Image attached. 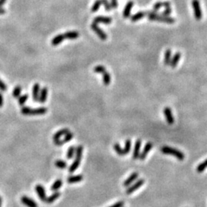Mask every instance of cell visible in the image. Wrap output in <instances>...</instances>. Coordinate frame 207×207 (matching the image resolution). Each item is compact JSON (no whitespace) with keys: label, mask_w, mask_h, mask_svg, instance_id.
I'll use <instances>...</instances> for the list:
<instances>
[{"label":"cell","mask_w":207,"mask_h":207,"mask_svg":"<svg viewBox=\"0 0 207 207\" xmlns=\"http://www.w3.org/2000/svg\"><path fill=\"white\" fill-rule=\"evenodd\" d=\"M146 15L148 17V19L150 21H162L165 23L173 24L176 21L175 18L169 17V16H164L162 15H158L155 11H152V12H146Z\"/></svg>","instance_id":"obj_1"},{"label":"cell","mask_w":207,"mask_h":207,"mask_svg":"<svg viewBox=\"0 0 207 207\" xmlns=\"http://www.w3.org/2000/svg\"><path fill=\"white\" fill-rule=\"evenodd\" d=\"M83 154V146H78L76 148V152H75V160L72 163V164L69 167V173H72L77 170L78 166H80L81 161L82 159Z\"/></svg>","instance_id":"obj_2"},{"label":"cell","mask_w":207,"mask_h":207,"mask_svg":"<svg viewBox=\"0 0 207 207\" xmlns=\"http://www.w3.org/2000/svg\"><path fill=\"white\" fill-rule=\"evenodd\" d=\"M160 151L163 154H168V155H172L177 157L179 160H183L185 158V155L180 150H177L175 148L170 147V146H163L160 148Z\"/></svg>","instance_id":"obj_3"},{"label":"cell","mask_w":207,"mask_h":207,"mask_svg":"<svg viewBox=\"0 0 207 207\" xmlns=\"http://www.w3.org/2000/svg\"><path fill=\"white\" fill-rule=\"evenodd\" d=\"M48 109L46 107H38V108H31L29 107H23L21 112L24 115H41L46 114Z\"/></svg>","instance_id":"obj_4"},{"label":"cell","mask_w":207,"mask_h":207,"mask_svg":"<svg viewBox=\"0 0 207 207\" xmlns=\"http://www.w3.org/2000/svg\"><path fill=\"white\" fill-rule=\"evenodd\" d=\"M192 6L194 11V16L196 19L200 21L202 18V9L200 7V2L199 0H192Z\"/></svg>","instance_id":"obj_5"},{"label":"cell","mask_w":207,"mask_h":207,"mask_svg":"<svg viewBox=\"0 0 207 207\" xmlns=\"http://www.w3.org/2000/svg\"><path fill=\"white\" fill-rule=\"evenodd\" d=\"M91 29L94 31V32L96 33L98 35V37L100 38L101 39L103 40V41H104V40H106L107 38V35L106 34L105 32H104L103 30H102L101 29L100 27L98 25V24L95 23V22H93V23L91 25Z\"/></svg>","instance_id":"obj_6"},{"label":"cell","mask_w":207,"mask_h":207,"mask_svg":"<svg viewBox=\"0 0 207 207\" xmlns=\"http://www.w3.org/2000/svg\"><path fill=\"white\" fill-rule=\"evenodd\" d=\"M144 180H143V179H140V180H138L137 182L135 183L134 184H133V185H131V186H130L128 187V189L126 190V193H127V195L129 194H131L132 193H134V192H135L137 189H139L140 186H142L143 185V183H144Z\"/></svg>","instance_id":"obj_7"},{"label":"cell","mask_w":207,"mask_h":207,"mask_svg":"<svg viewBox=\"0 0 207 207\" xmlns=\"http://www.w3.org/2000/svg\"><path fill=\"white\" fill-rule=\"evenodd\" d=\"M35 191L37 193L38 196L40 198V200L43 202H45L46 200V193H45V188L43 187V186H41V184H38L35 186Z\"/></svg>","instance_id":"obj_8"},{"label":"cell","mask_w":207,"mask_h":207,"mask_svg":"<svg viewBox=\"0 0 207 207\" xmlns=\"http://www.w3.org/2000/svg\"><path fill=\"white\" fill-rule=\"evenodd\" d=\"M163 114H164L167 123L169 124H173L174 123V118H173V114H172L171 109L168 107H165L164 110H163Z\"/></svg>","instance_id":"obj_9"},{"label":"cell","mask_w":207,"mask_h":207,"mask_svg":"<svg viewBox=\"0 0 207 207\" xmlns=\"http://www.w3.org/2000/svg\"><path fill=\"white\" fill-rule=\"evenodd\" d=\"M152 147H153V143H150V142L145 145L144 148H143V152H142L141 154H140L139 158L140 160H144L145 158H146V156H147V154H149V152L151 150Z\"/></svg>","instance_id":"obj_10"},{"label":"cell","mask_w":207,"mask_h":207,"mask_svg":"<svg viewBox=\"0 0 207 207\" xmlns=\"http://www.w3.org/2000/svg\"><path fill=\"white\" fill-rule=\"evenodd\" d=\"M21 201L24 205L28 207H38V204L36 203L35 201H34V200H32V199L29 198V197H26V196L21 197Z\"/></svg>","instance_id":"obj_11"},{"label":"cell","mask_w":207,"mask_h":207,"mask_svg":"<svg viewBox=\"0 0 207 207\" xmlns=\"http://www.w3.org/2000/svg\"><path fill=\"white\" fill-rule=\"evenodd\" d=\"M138 177H139V174H138V173H137V172H134V173H133L130 176V177H128V178L126 180L124 181V182L123 183V186H124V187H127V186H130V184H132V183L134 182V180H136L138 178Z\"/></svg>","instance_id":"obj_12"},{"label":"cell","mask_w":207,"mask_h":207,"mask_svg":"<svg viewBox=\"0 0 207 207\" xmlns=\"http://www.w3.org/2000/svg\"><path fill=\"white\" fill-rule=\"evenodd\" d=\"M95 23H104V24H111L112 22V18L110 17H104V16H98L95 18H94Z\"/></svg>","instance_id":"obj_13"},{"label":"cell","mask_w":207,"mask_h":207,"mask_svg":"<svg viewBox=\"0 0 207 207\" xmlns=\"http://www.w3.org/2000/svg\"><path fill=\"white\" fill-rule=\"evenodd\" d=\"M40 94V84L36 83L33 86L32 88V98L35 101H38V98H39Z\"/></svg>","instance_id":"obj_14"},{"label":"cell","mask_w":207,"mask_h":207,"mask_svg":"<svg viewBox=\"0 0 207 207\" xmlns=\"http://www.w3.org/2000/svg\"><path fill=\"white\" fill-rule=\"evenodd\" d=\"M133 6H134V2L133 1H129L127 3V5H126V6H125L124 9H123V16L124 18H129V16H130V12H131Z\"/></svg>","instance_id":"obj_15"},{"label":"cell","mask_w":207,"mask_h":207,"mask_svg":"<svg viewBox=\"0 0 207 207\" xmlns=\"http://www.w3.org/2000/svg\"><path fill=\"white\" fill-rule=\"evenodd\" d=\"M141 146V140L140 139L137 140L135 142V145H134V154H133V159L137 160L140 156V149Z\"/></svg>","instance_id":"obj_16"},{"label":"cell","mask_w":207,"mask_h":207,"mask_svg":"<svg viewBox=\"0 0 207 207\" xmlns=\"http://www.w3.org/2000/svg\"><path fill=\"white\" fill-rule=\"evenodd\" d=\"M47 97H48V88L46 87L43 88L40 91L39 98H38V101L40 103H45L47 101Z\"/></svg>","instance_id":"obj_17"},{"label":"cell","mask_w":207,"mask_h":207,"mask_svg":"<svg viewBox=\"0 0 207 207\" xmlns=\"http://www.w3.org/2000/svg\"><path fill=\"white\" fill-rule=\"evenodd\" d=\"M64 39H65V38H64V34L58 35L55 37H54L53 39L52 40V45L53 46H57V45H60Z\"/></svg>","instance_id":"obj_18"},{"label":"cell","mask_w":207,"mask_h":207,"mask_svg":"<svg viewBox=\"0 0 207 207\" xmlns=\"http://www.w3.org/2000/svg\"><path fill=\"white\" fill-rule=\"evenodd\" d=\"M181 58V53L180 52H177V53L173 55V57L171 58V61H170V66L173 68H175L177 65V64L179 63L180 60Z\"/></svg>","instance_id":"obj_19"},{"label":"cell","mask_w":207,"mask_h":207,"mask_svg":"<svg viewBox=\"0 0 207 207\" xmlns=\"http://www.w3.org/2000/svg\"><path fill=\"white\" fill-rule=\"evenodd\" d=\"M69 131L70 130H68V128L61 129V130H58V131H57L55 134H54L53 140H56L60 139V138H61V137H62L63 135H65V134H67L68 132H69Z\"/></svg>","instance_id":"obj_20"},{"label":"cell","mask_w":207,"mask_h":207,"mask_svg":"<svg viewBox=\"0 0 207 207\" xmlns=\"http://www.w3.org/2000/svg\"><path fill=\"white\" fill-rule=\"evenodd\" d=\"M83 180L82 175H76V176H71L68 177L67 179V182L68 183H78Z\"/></svg>","instance_id":"obj_21"},{"label":"cell","mask_w":207,"mask_h":207,"mask_svg":"<svg viewBox=\"0 0 207 207\" xmlns=\"http://www.w3.org/2000/svg\"><path fill=\"white\" fill-rule=\"evenodd\" d=\"M161 7H165V8H168L170 7V2H157L156 4H154V11L157 12V11L159 10Z\"/></svg>","instance_id":"obj_22"},{"label":"cell","mask_w":207,"mask_h":207,"mask_svg":"<svg viewBox=\"0 0 207 207\" xmlns=\"http://www.w3.org/2000/svg\"><path fill=\"white\" fill-rule=\"evenodd\" d=\"M145 16H146V12H142V11H140L139 13H136L134 16H131V17H130V20L132 21H134H134H139V20L142 19Z\"/></svg>","instance_id":"obj_23"},{"label":"cell","mask_w":207,"mask_h":207,"mask_svg":"<svg viewBox=\"0 0 207 207\" xmlns=\"http://www.w3.org/2000/svg\"><path fill=\"white\" fill-rule=\"evenodd\" d=\"M61 196V193H59V192L56 191L55 193H54L53 194H52L51 196H49V197H48L46 198V200H45V202L47 203L50 204L52 203L53 202H55L57 199L59 198V197Z\"/></svg>","instance_id":"obj_24"},{"label":"cell","mask_w":207,"mask_h":207,"mask_svg":"<svg viewBox=\"0 0 207 207\" xmlns=\"http://www.w3.org/2000/svg\"><path fill=\"white\" fill-rule=\"evenodd\" d=\"M64 38H68V39H76L79 37V32L77 31H74V32H67L64 34Z\"/></svg>","instance_id":"obj_25"},{"label":"cell","mask_w":207,"mask_h":207,"mask_svg":"<svg viewBox=\"0 0 207 207\" xmlns=\"http://www.w3.org/2000/svg\"><path fill=\"white\" fill-rule=\"evenodd\" d=\"M62 184L63 182L61 180H57L55 182L52 184V186H51V190H52V191H57V190H58V189L61 187Z\"/></svg>","instance_id":"obj_26"},{"label":"cell","mask_w":207,"mask_h":207,"mask_svg":"<svg viewBox=\"0 0 207 207\" xmlns=\"http://www.w3.org/2000/svg\"><path fill=\"white\" fill-rule=\"evenodd\" d=\"M171 50L170 49H167V50L165 52L164 55V64L165 65H168L170 64V61H171Z\"/></svg>","instance_id":"obj_27"},{"label":"cell","mask_w":207,"mask_h":207,"mask_svg":"<svg viewBox=\"0 0 207 207\" xmlns=\"http://www.w3.org/2000/svg\"><path fill=\"white\" fill-rule=\"evenodd\" d=\"M102 75H103V83L105 85H108L111 83V75L107 71L104 72Z\"/></svg>","instance_id":"obj_28"},{"label":"cell","mask_w":207,"mask_h":207,"mask_svg":"<svg viewBox=\"0 0 207 207\" xmlns=\"http://www.w3.org/2000/svg\"><path fill=\"white\" fill-rule=\"evenodd\" d=\"M75 152H76V148H75V146H70L68 150V152H67V158H68V159H72V158H73L75 154Z\"/></svg>","instance_id":"obj_29"},{"label":"cell","mask_w":207,"mask_h":207,"mask_svg":"<svg viewBox=\"0 0 207 207\" xmlns=\"http://www.w3.org/2000/svg\"><path fill=\"white\" fill-rule=\"evenodd\" d=\"M130 149H131V140L128 139L125 141L124 149H123L124 155H127V154H128L129 152L130 151Z\"/></svg>","instance_id":"obj_30"},{"label":"cell","mask_w":207,"mask_h":207,"mask_svg":"<svg viewBox=\"0 0 207 207\" xmlns=\"http://www.w3.org/2000/svg\"><path fill=\"white\" fill-rule=\"evenodd\" d=\"M55 165L57 168L59 169H65L67 167V163L64 160H56L55 163Z\"/></svg>","instance_id":"obj_31"},{"label":"cell","mask_w":207,"mask_h":207,"mask_svg":"<svg viewBox=\"0 0 207 207\" xmlns=\"http://www.w3.org/2000/svg\"><path fill=\"white\" fill-rule=\"evenodd\" d=\"M207 168V159L205 161H203V163H201L200 165H198V166L197 167V171L198 173H203L204 170Z\"/></svg>","instance_id":"obj_32"},{"label":"cell","mask_w":207,"mask_h":207,"mask_svg":"<svg viewBox=\"0 0 207 207\" xmlns=\"http://www.w3.org/2000/svg\"><path fill=\"white\" fill-rule=\"evenodd\" d=\"M114 150L116 151L117 154L119 156H123L124 155V153H123V150L121 147L119 143H114Z\"/></svg>","instance_id":"obj_33"},{"label":"cell","mask_w":207,"mask_h":207,"mask_svg":"<svg viewBox=\"0 0 207 207\" xmlns=\"http://www.w3.org/2000/svg\"><path fill=\"white\" fill-rule=\"evenodd\" d=\"M101 4H102V0H96V2L94 3L93 6H92V8H91V12H92V13L97 12V11L99 9V8H100Z\"/></svg>","instance_id":"obj_34"},{"label":"cell","mask_w":207,"mask_h":207,"mask_svg":"<svg viewBox=\"0 0 207 207\" xmlns=\"http://www.w3.org/2000/svg\"><path fill=\"white\" fill-rule=\"evenodd\" d=\"M28 98H29V95H27V94L26 95H22V96L18 97V104H19V105L22 106L23 104H25V103L27 101Z\"/></svg>","instance_id":"obj_35"},{"label":"cell","mask_w":207,"mask_h":207,"mask_svg":"<svg viewBox=\"0 0 207 207\" xmlns=\"http://www.w3.org/2000/svg\"><path fill=\"white\" fill-rule=\"evenodd\" d=\"M74 138V134L73 133H72V132H68V134H65L64 135V140H62V141H63V143H68V142H69L70 140H72V138Z\"/></svg>","instance_id":"obj_36"},{"label":"cell","mask_w":207,"mask_h":207,"mask_svg":"<svg viewBox=\"0 0 207 207\" xmlns=\"http://www.w3.org/2000/svg\"><path fill=\"white\" fill-rule=\"evenodd\" d=\"M21 92V86H16L13 91V96L14 98H18L20 96V94Z\"/></svg>","instance_id":"obj_37"},{"label":"cell","mask_w":207,"mask_h":207,"mask_svg":"<svg viewBox=\"0 0 207 207\" xmlns=\"http://www.w3.org/2000/svg\"><path fill=\"white\" fill-rule=\"evenodd\" d=\"M105 67L103 66V65H98V66H96L94 68V72H96V73L102 74L104 72H105Z\"/></svg>","instance_id":"obj_38"},{"label":"cell","mask_w":207,"mask_h":207,"mask_svg":"<svg viewBox=\"0 0 207 207\" xmlns=\"http://www.w3.org/2000/svg\"><path fill=\"white\" fill-rule=\"evenodd\" d=\"M102 4L104 5V9L107 11H110L111 9V4L109 3V2L107 0H102Z\"/></svg>","instance_id":"obj_39"},{"label":"cell","mask_w":207,"mask_h":207,"mask_svg":"<svg viewBox=\"0 0 207 207\" xmlns=\"http://www.w3.org/2000/svg\"><path fill=\"white\" fill-rule=\"evenodd\" d=\"M5 2H6V0H0V15H3L5 13V10L2 8Z\"/></svg>","instance_id":"obj_40"},{"label":"cell","mask_w":207,"mask_h":207,"mask_svg":"<svg viewBox=\"0 0 207 207\" xmlns=\"http://www.w3.org/2000/svg\"><path fill=\"white\" fill-rule=\"evenodd\" d=\"M171 12H172V9L170 7H168L166 8L165 9V10L162 13V16H169L170 14H171Z\"/></svg>","instance_id":"obj_41"},{"label":"cell","mask_w":207,"mask_h":207,"mask_svg":"<svg viewBox=\"0 0 207 207\" xmlns=\"http://www.w3.org/2000/svg\"><path fill=\"white\" fill-rule=\"evenodd\" d=\"M0 90L2 91H5L7 90V86L1 79H0Z\"/></svg>","instance_id":"obj_42"},{"label":"cell","mask_w":207,"mask_h":207,"mask_svg":"<svg viewBox=\"0 0 207 207\" xmlns=\"http://www.w3.org/2000/svg\"><path fill=\"white\" fill-rule=\"evenodd\" d=\"M123 206H124V203H123V201H119V202L116 203H114V205L111 206L109 207H123Z\"/></svg>","instance_id":"obj_43"},{"label":"cell","mask_w":207,"mask_h":207,"mask_svg":"<svg viewBox=\"0 0 207 207\" xmlns=\"http://www.w3.org/2000/svg\"><path fill=\"white\" fill-rule=\"evenodd\" d=\"M3 105V95L0 93V107H2Z\"/></svg>","instance_id":"obj_44"},{"label":"cell","mask_w":207,"mask_h":207,"mask_svg":"<svg viewBox=\"0 0 207 207\" xmlns=\"http://www.w3.org/2000/svg\"><path fill=\"white\" fill-rule=\"evenodd\" d=\"M2 200L1 199V197H0V204H2Z\"/></svg>","instance_id":"obj_45"},{"label":"cell","mask_w":207,"mask_h":207,"mask_svg":"<svg viewBox=\"0 0 207 207\" xmlns=\"http://www.w3.org/2000/svg\"><path fill=\"white\" fill-rule=\"evenodd\" d=\"M0 207H1V204H0Z\"/></svg>","instance_id":"obj_46"}]
</instances>
